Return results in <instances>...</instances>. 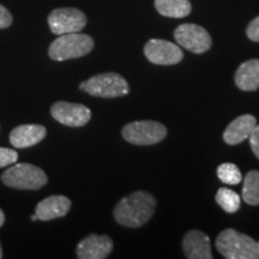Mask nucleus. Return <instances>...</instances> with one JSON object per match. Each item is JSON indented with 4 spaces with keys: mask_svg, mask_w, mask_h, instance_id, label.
Returning <instances> with one entry per match:
<instances>
[{
    "mask_svg": "<svg viewBox=\"0 0 259 259\" xmlns=\"http://www.w3.org/2000/svg\"><path fill=\"white\" fill-rule=\"evenodd\" d=\"M156 199L147 191H136L120 199L113 211L119 225L128 228H139L154 216Z\"/></svg>",
    "mask_w": 259,
    "mask_h": 259,
    "instance_id": "nucleus-1",
    "label": "nucleus"
},
{
    "mask_svg": "<svg viewBox=\"0 0 259 259\" xmlns=\"http://www.w3.org/2000/svg\"><path fill=\"white\" fill-rule=\"evenodd\" d=\"M216 248L227 259H259L258 242L233 228L220 233Z\"/></svg>",
    "mask_w": 259,
    "mask_h": 259,
    "instance_id": "nucleus-2",
    "label": "nucleus"
},
{
    "mask_svg": "<svg viewBox=\"0 0 259 259\" xmlns=\"http://www.w3.org/2000/svg\"><path fill=\"white\" fill-rule=\"evenodd\" d=\"M94 48L92 36L80 32L59 35L48 48V56L56 61L76 59L89 54Z\"/></svg>",
    "mask_w": 259,
    "mask_h": 259,
    "instance_id": "nucleus-3",
    "label": "nucleus"
},
{
    "mask_svg": "<svg viewBox=\"0 0 259 259\" xmlns=\"http://www.w3.org/2000/svg\"><path fill=\"white\" fill-rule=\"evenodd\" d=\"M80 92L103 99H114L127 95L130 87L127 80L119 73L105 72L93 76L79 84Z\"/></svg>",
    "mask_w": 259,
    "mask_h": 259,
    "instance_id": "nucleus-4",
    "label": "nucleus"
},
{
    "mask_svg": "<svg viewBox=\"0 0 259 259\" xmlns=\"http://www.w3.org/2000/svg\"><path fill=\"white\" fill-rule=\"evenodd\" d=\"M6 186L18 190H38L47 184L48 178L40 167L30 163H17L2 176Z\"/></svg>",
    "mask_w": 259,
    "mask_h": 259,
    "instance_id": "nucleus-5",
    "label": "nucleus"
},
{
    "mask_svg": "<svg viewBox=\"0 0 259 259\" xmlns=\"http://www.w3.org/2000/svg\"><path fill=\"white\" fill-rule=\"evenodd\" d=\"M167 136L166 126L154 120L130 122L122 128V137L135 145H153L163 141Z\"/></svg>",
    "mask_w": 259,
    "mask_h": 259,
    "instance_id": "nucleus-6",
    "label": "nucleus"
},
{
    "mask_svg": "<svg viewBox=\"0 0 259 259\" xmlns=\"http://www.w3.org/2000/svg\"><path fill=\"white\" fill-rule=\"evenodd\" d=\"M87 16L74 8H59L48 16V25L53 34L59 35L79 32L87 25Z\"/></svg>",
    "mask_w": 259,
    "mask_h": 259,
    "instance_id": "nucleus-7",
    "label": "nucleus"
},
{
    "mask_svg": "<svg viewBox=\"0 0 259 259\" xmlns=\"http://www.w3.org/2000/svg\"><path fill=\"white\" fill-rule=\"evenodd\" d=\"M176 41L185 50L196 54L205 53L211 47V36L200 25L193 23L181 24L174 31Z\"/></svg>",
    "mask_w": 259,
    "mask_h": 259,
    "instance_id": "nucleus-8",
    "label": "nucleus"
},
{
    "mask_svg": "<svg viewBox=\"0 0 259 259\" xmlns=\"http://www.w3.org/2000/svg\"><path fill=\"white\" fill-rule=\"evenodd\" d=\"M51 114L60 124L69 127H82L92 119V111L80 103L58 101L51 107Z\"/></svg>",
    "mask_w": 259,
    "mask_h": 259,
    "instance_id": "nucleus-9",
    "label": "nucleus"
},
{
    "mask_svg": "<svg viewBox=\"0 0 259 259\" xmlns=\"http://www.w3.org/2000/svg\"><path fill=\"white\" fill-rule=\"evenodd\" d=\"M147 59L155 65H176L184 59L181 48L173 42L151 38L144 46Z\"/></svg>",
    "mask_w": 259,
    "mask_h": 259,
    "instance_id": "nucleus-10",
    "label": "nucleus"
},
{
    "mask_svg": "<svg viewBox=\"0 0 259 259\" xmlns=\"http://www.w3.org/2000/svg\"><path fill=\"white\" fill-rule=\"evenodd\" d=\"M113 251V241L108 235L90 234L77 245V258L105 259Z\"/></svg>",
    "mask_w": 259,
    "mask_h": 259,
    "instance_id": "nucleus-11",
    "label": "nucleus"
},
{
    "mask_svg": "<svg viewBox=\"0 0 259 259\" xmlns=\"http://www.w3.org/2000/svg\"><path fill=\"white\" fill-rule=\"evenodd\" d=\"M47 135L45 126L37 124H24L16 126L10 132V143L16 149H27L34 147L44 141Z\"/></svg>",
    "mask_w": 259,
    "mask_h": 259,
    "instance_id": "nucleus-12",
    "label": "nucleus"
},
{
    "mask_svg": "<svg viewBox=\"0 0 259 259\" xmlns=\"http://www.w3.org/2000/svg\"><path fill=\"white\" fill-rule=\"evenodd\" d=\"M183 250L189 259H211V244L209 236L200 231H190L183 239Z\"/></svg>",
    "mask_w": 259,
    "mask_h": 259,
    "instance_id": "nucleus-13",
    "label": "nucleus"
},
{
    "mask_svg": "<svg viewBox=\"0 0 259 259\" xmlns=\"http://www.w3.org/2000/svg\"><path fill=\"white\" fill-rule=\"evenodd\" d=\"M71 209V200L67 197L50 196L42 199L36 205L35 213L40 221H51V220L64 218Z\"/></svg>",
    "mask_w": 259,
    "mask_h": 259,
    "instance_id": "nucleus-14",
    "label": "nucleus"
},
{
    "mask_svg": "<svg viewBox=\"0 0 259 259\" xmlns=\"http://www.w3.org/2000/svg\"><path fill=\"white\" fill-rule=\"evenodd\" d=\"M255 125H257V119L252 114L238 116L227 126L223 132V141L229 145L240 144L248 139Z\"/></svg>",
    "mask_w": 259,
    "mask_h": 259,
    "instance_id": "nucleus-15",
    "label": "nucleus"
},
{
    "mask_svg": "<svg viewBox=\"0 0 259 259\" xmlns=\"http://www.w3.org/2000/svg\"><path fill=\"white\" fill-rule=\"evenodd\" d=\"M235 84L242 92H255L259 88V60L242 63L235 73Z\"/></svg>",
    "mask_w": 259,
    "mask_h": 259,
    "instance_id": "nucleus-16",
    "label": "nucleus"
},
{
    "mask_svg": "<svg viewBox=\"0 0 259 259\" xmlns=\"http://www.w3.org/2000/svg\"><path fill=\"white\" fill-rule=\"evenodd\" d=\"M155 8L158 14L170 18H184L192 10L189 0H155Z\"/></svg>",
    "mask_w": 259,
    "mask_h": 259,
    "instance_id": "nucleus-17",
    "label": "nucleus"
},
{
    "mask_svg": "<svg viewBox=\"0 0 259 259\" xmlns=\"http://www.w3.org/2000/svg\"><path fill=\"white\" fill-rule=\"evenodd\" d=\"M242 199L248 205H259V170H250L246 174L242 187Z\"/></svg>",
    "mask_w": 259,
    "mask_h": 259,
    "instance_id": "nucleus-18",
    "label": "nucleus"
},
{
    "mask_svg": "<svg viewBox=\"0 0 259 259\" xmlns=\"http://www.w3.org/2000/svg\"><path fill=\"white\" fill-rule=\"evenodd\" d=\"M216 202L221 208L228 213H234L240 209L241 198L238 193L233 190L221 187L215 196Z\"/></svg>",
    "mask_w": 259,
    "mask_h": 259,
    "instance_id": "nucleus-19",
    "label": "nucleus"
},
{
    "mask_svg": "<svg viewBox=\"0 0 259 259\" xmlns=\"http://www.w3.org/2000/svg\"><path fill=\"white\" fill-rule=\"evenodd\" d=\"M218 177L223 184H227V185H238L242 179L240 169L236 164L231 163V162L220 164L218 168Z\"/></svg>",
    "mask_w": 259,
    "mask_h": 259,
    "instance_id": "nucleus-20",
    "label": "nucleus"
},
{
    "mask_svg": "<svg viewBox=\"0 0 259 259\" xmlns=\"http://www.w3.org/2000/svg\"><path fill=\"white\" fill-rule=\"evenodd\" d=\"M18 154L14 149L0 148V168L11 166L17 162Z\"/></svg>",
    "mask_w": 259,
    "mask_h": 259,
    "instance_id": "nucleus-21",
    "label": "nucleus"
},
{
    "mask_svg": "<svg viewBox=\"0 0 259 259\" xmlns=\"http://www.w3.org/2000/svg\"><path fill=\"white\" fill-rule=\"evenodd\" d=\"M246 34L251 41L259 42V16L248 24L247 29H246Z\"/></svg>",
    "mask_w": 259,
    "mask_h": 259,
    "instance_id": "nucleus-22",
    "label": "nucleus"
},
{
    "mask_svg": "<svg viewBox=\"0 0 259 259\" xmlns=\"http://www.w3.org/2000/svg\"><path fill=\"white\" fill-rule=\"evenodd\" d=\"M12 21H14V18H12L11 12L4 5L0 4V29L11 27Z\"/></svg>",
    "mask_w": 259,
    "mask_h": 259,
    "instance_id": "nucleus-23",
    "label": "nucleus"
},
{
    "mask_svg": "<svg viewBox=\"0 0 259 259\" xmlns=\"http://www.w3.org/2000/svg\"><path fill=\"white\" fill-rule=\"evenodd\" d=\"M248 139H250V145H251L252 151H253L255 157L259 158V125L254 126V128L252 130Z\"/></svg>",
    "mask_w": 259,
    "mask_h": 259,
    "instance_id": "nucleus-24",
    "label": "nucleus"
},
{
    "mask_svg": "<svg viewBox=\"0 0 259 259\" xmlns=\"http://www.w3.org/2000/svg\"><path fill=\"white\" fill-rule=\"evenodd\" d=\"M4 223H5V213L2 209H0V228H2Z\"/></svg>",
    "mask_w": 259,
    "mask_h": 259,
    "instance_id": "nucleus-25",
    "label": "nucleus"
},
{
    "mask_svg": "<svg viewBox=\"0 0 259 259\" xmlns=\"http://www.w3.org/2000/svg\"><path fill=\"white\" fill-rule=\"evenodd\" d=\"M37 216H36V213H34V215L31 216V221H37Z\"/></svg>",
    "mask_w": 259,
    "mask_h": 259,
    "instance_id": "nucleus-26",
    "label": "nucleus"
},
{
    "mask_svg": "<svg viewBox=\"0 0 259 259\" xmlns=\"http://www.w3.org/2000/svg\"><path fill=\"white\" fill-rule=\"evenodd\" d=\"M3 258V248H2V245H0V259Z\"/></svg>",
    "mask_w": 259,
    "mask_h": 259,
    "instance_id": "nucleus-27",
    "label": "nucleus"
},
{
    "mask_svg": "<svg viewBox=\"0 0 259 259\" xmlns=\"http://www.w3.org/2000/svg\"><path fill=\"white\" fill-rule=\"evenodd\" d=\"M258 248H259V242H258Z\"/></svg>",
    "mask_w": 259,
    "mask_h": 259,
    "instance_id": "nucleus-28",
    "label": "nucleus"
}]
</instances>
